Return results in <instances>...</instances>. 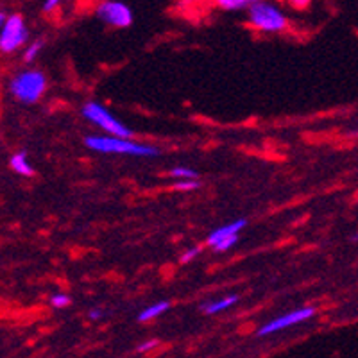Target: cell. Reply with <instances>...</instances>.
I'll use <instances>...</instances> for the list:
<instances>
[{
  "mask_svg": "<svg viewBox=\"0 0 358 358\" xmlns=\"http://www.w3.org/2000/svg\"><path fill=\"white\" fill-rule=\"evenodd\" d=\"M9 165H11L13 172H17L18 176H24V178H31L34 174V169L31 162H29V156L25 151L15 152L11 159H9Z\"/></svg>",
  "mask_w": 358,
  "mask_h": 358,
  "instance_id": "10",
  "label": "cell"
},
{
  "mask_svg": "<svg viewBox=\"0 0 358 358\" xmlns=\"http://www.w3.org/2000/svg\"><path fill=\"white\" fill-rule=\"evenodd\" d=\"M85 145L90 151L101 155H120L136 156V158H156L159 156V149L151 143L134 142L131 138L110 136V134H88L85 138Z\"/></svg>",
  "mask_w": 358,
  "mask_h": 358,
  "instance_id": "1",
  "label": "cell"
},
{
  "mask_svg": "<svg viewBox=\"0 0 358 358\" xmlns=\"http://www.w3.org/2000/svg\"><path fill=\"white\" fill-rule=\"evenodd\" d=\"M169 308H171V301H165V299H163V301L152 303V305H147L145 308L138 313V321L140 322L155 321V319H158L159 315L169 312Z\"/></svg>",
  "mask_w": 358,
  "mask_h": 358,
  "instance_id": "11",
  "label": "cell"
},
{
  "mask_svg": "<svg viewBox=\"0 0 358 358\" xmlns=\"http://www.w3.org/2000/svg\"><path fill=\"white\" fill-rule=\"evenodd\" d=\"M70 303H72V299H70L69 294H65V292H56V294H52V296H50V305H52L54 308H57V310L66 308Z\"/></svg>",
  "mask_w": 358,
  "mask_h": 358,
  "instance_id": "17",
  "label": "cell"
},
{
  "mask_svg": "<svg viewBox=\"0 0 358 358\" xmlns=\"http://www.w3.org/2000/svg\"><path fill=\"white\" fill-rule=\"evenodd\" d=\"M47 76L41 70H22L9 83V92L22 104H36L47 92Z\"/></svg>",
  "mask_w": 358,
  "mask_h": 358,
  "instance_id": "3",
  "label": "cell"
},
{
  "mask_svg": "<svg viewBox=\"0 0 358 358\" xmlns=\"http://www.w3.org/2000/svg\"><path fill=\"white\" fill-rule=\"evenodd\" d=\"M172 188L176 192H194L199 190L201 183L199 179H179V181H174Z\"/></svg>",
  "mask_w": 358,
  "mask_h": 358,
  "instance_id": "15",
  "label": "cell"
},
{
  "mask_svg": "<svg viewBox=\"0 0 358 358\" xmlns=\"http://www.w3.org/2000/svg\"><path fill=\"white\" fill-rule=\"evenodd\" d=\"M248 24L260 34H281L289 29V17L273 0H257L248 9Z\"/></svg>",
  "mask_w": 358,
  "mask_h": 358,
  "instance_id": "2",
  "label": "cell"
},
{
  "mask_svg": "<svg viewBox=\"0 0 358 358\" xmlns=\"http://www.w3.org/2000/svg\"><path fill=\"white\" fill-rule=\"evenodd\" d=\"M169 176H171L174 181H179V179H197L199 178V172L194 171V169H190V167H187V165H178V167H174L169 171Z\"/></svg>",
  "mask_w": 358,
  "mask_h": 358,
  "instance_id": "13",
  "label": "cell"
},
{
  "mask_svg": "<svg viewBox=\"0 0 358 358\" xmlns=\"http://www.w3.org/2000/svg\"><path fill=\"white\" fill-rule=\"evenodd\" d=\"M106 317V312L102 308H99V306H95V308H90L88 312V319L90 321H101V319Z\"/></svg>",
  "mask_w": 358,
  "mask_h": 358,
  "instance_id": "20",
  "label": "cell"
},
{
  "mask_svg": "<svg viewBox=\"0 0 358 358\" xmlns=\"http://www.w3.org/2000/svg\"><path fill=\"white\" fill-rule=\"evenodd\" d=\"M43 40H36V41H31V43L25 47L24 50V62L25 63H34L36 62V57L40 56L41 49H43Z\"/></svg>",
  "mask_w": 358,
  "mask_h": 358,
  "instance_id": "14",
  "label": "cell"
},
{
  "mask_svg": "<svg viewBox=\"0 0 358 358\" xmlns=\"http://www.w3.org/2000/svg\"><path fill=\"white\" fill-rule=\"evenodd\" d=\"M257 0H212V4L217 9H222V11H242V9H248Z\"/></svg>",
  "mask_w": 358,
  "mask_h": 358,
  "instance_id": "12",
  "label": "cell"
},
{
  "mask_svg": "<svg viewBox=\"0 0 358 358\" xmlns=\"http://www.w3.org/2000/svg\"><path fill=\"white\" fill-rule=\"evenodd\" d=\"M238 299H241V297L236 296V294H226V296L217 297V299H212V301H206L201 306V310H203V313H206V315H217V313H222L226 312V310L233 308V306L238 303Z\"/></svg>",
  "mask_w": 358,
  "mask_h": 358,
  "instance_id": "9",
  "label": "cell"
},
{
  "mask_svg": "<svg viewBox=\"0 0 358 358\" xmlns=\"http://www.w3.org/2000/svg\"><path fill=\"white\" fill-rule=\"evenodd\" d=\"M81 115L88 120L92 126L99 127L110 136H120V138H131L133 136V129L127 127L120 118L115 117L104 104L97 101L86 102L81 108Z\"/></svg>",
  "mask_w": 358,
  "mask_h": 358,
  "instance_id": "4",
  "label": "cell"
},
{
  "mask_svg": "<svg viewBox=\"0 0 358 358\" xmlns=\"http://www.w3.org/2000/svg\"><path fill=\"white\" fill-rule=\"evenodd\" d=\"M95 15L102 24L115 29H126L133 25V11L122 0H102L95 8Z\"/></svg>",
  "mask_w": 358,
  "mask_h": 358,
  "instance_id": "7",
  "label": "cell"
},
{
  "mask_svg": "<svg viewBox=\"0 0 358 358\" xmlns=\"http://www.w3.org/2000/svg\"><path fill=\"white\" fill-rule=\"evenodd\" d=\"M201 251H203L201 245H192V248L185 249V251L181 252V257H179V264H183V265L190 264V262H194L197 257H199Z\"/></svg>",
  "mask_w": 358,
  "mask_h": 358,
  "instance_id": "16",
  "label": "cell"
},
{
  "mask_svg": "<svg viewBox=\"0 0 358 358\" xmlns=\"http://www.w3.org/2000/svg\"><path fill=\"white\" fill-rule=\"evenodd\" d=\"M315 312H317V308L312 305H305L296 310H290V312L283 313V315H278V317L264 322L257 330V335L258 337H271L274 334L285 331L289 328H294V326H299L303 322L310 321L315 315Z\"/></svg>",
  "mask_w": 358,
  "mask_h": 358,
  "instance_id": "5",
  "label": "cell"
},
{
  "mask_svg": "<svg viewBox=\"0 0 358 358\" xmlns=\"http://www.w3.org/2000/svg\"><path fill=\"white\" fill-rule=\"evenodd\" d=\"M29 40V29L20 15L8 17L6 24L0 29V52L13 54L22 49Z\"/></svg>",
  "mask_w": 358,
  "mask_h": 358,
  "instance_id": "6",
  "label": "cell"
},
{
  "mask_svg": "<svg viewBox=\"0 0 358 358\" xmlns=\"http://www.w3.org/2000/svg\"><path fill=\"white\" fill-rule=\"evenodd\" d=\"M62 4V0H45L43 2V11H52V9H56L57 6Z\"/></svg>",
  "mask_w": 358,
  "mask_h": 358,
  "instance_id": "21",
  "label": "cell"
},
{
  "mask_svg": "<svg viewBox=\"0 0 358 358\" xmlns=\"http://www.w3.org/2000/svg\"><path fill=\"white\" fill-rule=\"evenodd\" d=\"M158 346H159L158 338H147V341L140 342L136 351H138V353H151V351H155Z\"/></svg>",
  "mask_w": 358,
  "mask_h": 358,
  "instance_id": "18",
  "label": "cell"
},
{
  "mask_svg": "<svg viewBox=\"0 0 358 358\" xmlns=\"http://www.w3.org/2000/svg\"><path fill=\"white\" fill-rule=\"evenodd\" d=\"M289 8L292 9H297V11H301V9H306L310 8V4H312L313 0H283Z\"/></svg>",
  "mask_w": 358,
  "mask_h": 358,
  "instance_id": "19",
  "label": "cell"
},
{
  "mask_svg": "<svg viewBox=\"0 0 358 358\" xmlns=\"http://www.w3.org/2000/svg\"><path fill=\"white\" fill-rule=\"evenodd\" d=\"M245 226H248V219H235L224 226H219L208 235L206 245L215 252H228L238 244V235L244 231Z\"/></svg>",
  "mask_w": 358,
  "mask_h": 358,
  "instance_id": "8",
  "label": "cell"
},
{
  "mask_svg": "<svg viewBox=\"0 0 358 358\" xmlns=\"http://www.w3.org/2000/svg\"><path fill=\"white\" fill-rule=\"evenodd\" d=\"M6 20H8V17H6L4 13L0 11V29H2V25H4V24H6Z\"/></svg>",
  "mask_w": 358,
  "mask_h": 358,
  "instance_id": "22",
  "label": "cell"
}]
</instances>
